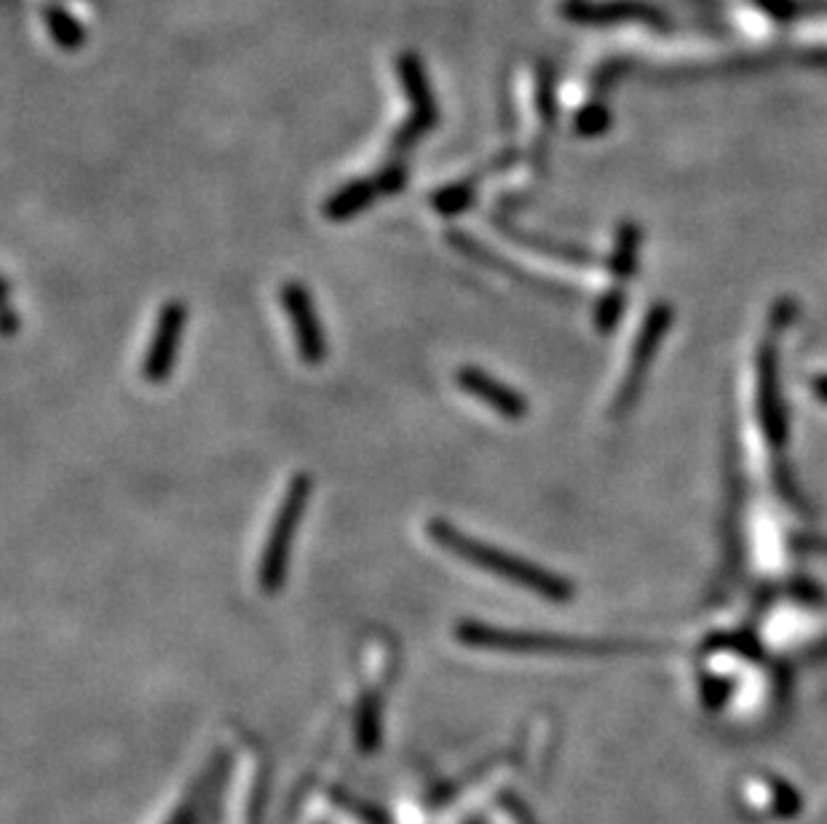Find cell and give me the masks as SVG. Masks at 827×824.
Returning a JSON list of instances; mask_svg holds the SVG:
<instances>
[{
  "label": "cell",
  "instance_id": "obj_6",
  "mask_svg": "<svg viewBox=\"0 0 827 824\" xmlns=\"http://www.w3.org/2000/svg\"><path fill=\"white\" fill-rule=\"evenodd\" d=\"M281 305L290 318L292 338H295L298 357L308 367L322 364L327 359V335L316 316V305L303 281H287L281 287Z\"/></svg>",
  "mask_w": 827,
  "mask_h": 824
},
{
  "label": "cell",
  "instance_id": "obj_1",
  "mask_svg": "<svg viewBox=\"0 0 827 824\" xmlns=\"http://www.w3.org/2000/svg\"><path fill=\"white\" fill-rule=\"evenodd\" d=\"M427 533L431 535V541H434L440 549L466 559V562L475 565V568L479 570H485V573L499 576V579L517 583V587L531 589V592L541 594V597H547V600H557V603L571 597L573 589L566 579H560V576L538 568V565L527 562V559L523 557L509 555V552L496 549V546L485 544V541L471 538V535L458 531V527L451 525L447 520H442V517H434V520L429 522Z\"/></svg>",
  "mask_w": 827,
  "mask_h": 824
},
{
  "label": "cell",
  "instance_id": "obj_3",
  "mask_svg": "<svg viewBox=\"0 0 827 824\" xmlns=\"http://www.w3.org/2000/svg\"><path fill=\"white\" fill-rule=\"evenodd\" d=\"M455 637L464 646L479 648V651H501V653H538V655H562V653H603V642L573 640V637L544 635V631H517L490 627V624L464 618L455 627Z\"/></svg>",
  "mask_w": 827,
  "mask_h": 824
},
{
  "label": "cell",
  "instance_id": "obj_9",
  "mask_svg": "<svg viewBox=\"0 0 827 824\" xmlns=\"http://www.w3.org/2000/svg\"><path fill=\"white\" fill-rule=\"evenodd\" d=\"M377 196H383V188H381V183H377V177L351 179V183H346L343 188H338L333 196L327 198L325 214L333 222H346V220H351L353 214L373 207V201Z\"/></svg>",
  "mask_w": 827,
  "mask_h": 824
},
{
  "label": "cell",
  "instance_id": "obj_7",
  "mask_svg": "<svg viewBox=\"0 0 827 824\" xmlns=\"http://www.w3.org/2000/svg\"><path fill=\"white\" fill-rule=\"evenodd\" d=\"M455 383L466 391V394L477 396L482 405L493 407L501 418L506 420H523L527 415V402L517 388L506 386V383L485 372L482 367L464 364L455 372Z\"/></svg>",
  "mask_w": 827,
  "mask_h": 824
},
{
  "label": "cell",
  "instance_id": "obj_8",
  "mask_svg": "<svg viewBox=\"0 0 827 824\" xmlns=\"http://www.w3.org/2000/svg\"><path fill=\"white\" fill-rule=\"evenodd\" d=\"M263 771L260 757L247 755V763L242 766L236 779V798H231V814L233 824H257L260 820V803H263Z\"/></svg>",
  "mask_w": 827,
  "mask_h": 824
},
{
  "label": "cell",
  "instance_id": "obj_14",
  "mask_svg": "<svg viewBox=\"0 0 827 824\" xmlns=\"http://www.w3.org/2000/svg\"><path fill=\"white\" fill-rule=\"evenodd\" d=\"M16 329H20V318H16V314H14V305H11V300H9V298H5L3 335H5V338H11V335H16Z\"/></svg>",
  "mask_w": 827,
  "mask_h": 824
},
{
  "label": "cell",
  "instance_id": "obj_11",
  "mask_svg": "<svg viewBox=\"0 0 827 824\" xmlns=\"http://www.w3.org/2000/svg\"><path fill=\"white\" fill-rule=\"evenodd\" d=\"M471 201H475V183H471V179L445 185V188H440L434 196H431V204H434L436 212L447 214V218H453V214H461L464 209H469Z\"/></svg>",
  "mask_w": 827,
  "mask_h": 824
},
{
  "label": "cell",
  "instance_id": "obj_13",
  "mask_svg": "<svg viewBox=\"0 0 827 824\" xmlns=\"http://www.w3.org/2000/svg\"><path fill=\"white\" fill-rule=\"evenodd\" d=\"M196 809H199V796H194L185 805H179L175 816H170L166 824H196Z\"/></svg>",
  "mask_w": 827,
  "mask_h": 824
},
{
  "label": "cell",
  "instance_id": "obj_2",
  "mask_svg": "<svg viewBox=\"0 0 827 824\" xmlns=\"http://www.w3.org/2000/svg\"><path fill=\"white\" fill-rule=\"evenodd\" d=\"M311 492H314V479L308 472H298L287 487L281 507L276 509L273 525L268 531L266 549L260 557V589L266 594H279L284 589L287 570H290V555H292V538H295L298 527H301L305 509H308Z\"/></svg>",
  "mask_w": 827,
  "mask_h": 824
},
{
  "label": "cell",
  "instance_id": "obj_10",
  "mask_svg": "<svg viewBox=\"0 0 827 824\" xmlns=\"http://www.w3.org/2000/svg\"><path fill=\"white\" fill-rule=\"evenodd\" d=\"M381 728H383V699L381 690L370 688L362 694L357 704V715H353V739L357 747L362 752H373L381 744Z\"/></svg>",
  "mask_w": 827,
  "mask_h": 824
},
{
  "label": "cell",
  "instance_id": "obj_4",
  "mask_svg": "<svg viewBox=\"0 0 827 824\" xmlns=\"http://www.w3.org/2000/svg\"><path fill=\"white\" fill-rule=\"evenodd\" d=\"M397 73H399L401 89H405V97L407 102H410V111H412L410 118L399 126L397 135H394V140H392V153L401 155L416 146L427 131L434 129L436 118H440V111H436L429 78L427 73H423V65L416 54H401L397 62Z\"/></svg>",
  "mask_w": 827,
  "mask_h": 824
},
{
  "label": "cell",
  "instance_id": "obj_5",
  "mask_svg": "<svg viewBox=\"0 0 827 824\" xmlns=\"http://www.w3.org/2000/svg\"><path fill=\"white\" fill-rule=\"evenodd\" d=\"M185 322H188V305L183 300H166L161 309L159 322H155V333L148 346L145 357H142L140 375L145 383H164L170 381L175 372L179 343H183Z\"/></svg>",
  "mask_w": 827,
  "mask_h": 824
},
{
  "label": "cell",
  "instance_id": "obj_12",
  "mask_svg": "<svg viewBox=\"0 0 827 824\" xmlns=\"http://www.w3.org/2000/svg\"><path fill=\"white\" fill-rule=\"evenodd\" d=\"M46 25H49L51 38L57 40L62 49L73 51L83 44V27L78 25V22L65 9H54V5L51 9H46Z\"/></svg>",
  "mask_w": 827,
  "mask_h": 824
}]
</instances>
